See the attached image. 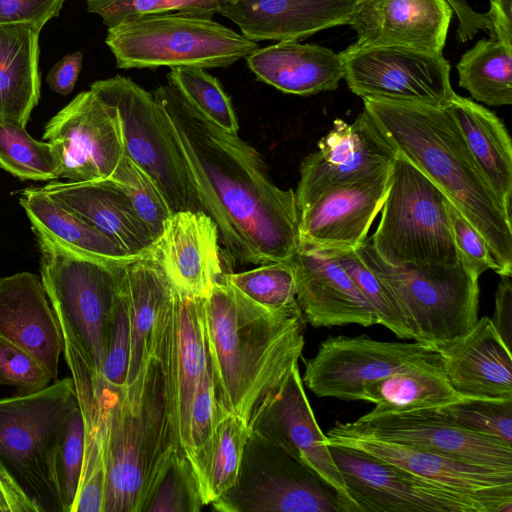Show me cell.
<instances>
[{
	"instance_id": "1",
	"label": "cell",
	"mask_w": 512,
	"mask_h": 512,
	"mask_svg": "<svg viewBox=\"0 0 512 512\" xmlns=\"http://www.w3.org/2000/svg\"><path fill=\"white\" fill-rule=\"evenodd\" d=\"M152 94L226 253L246 264L290 260L299 246L295 191L278 187L254 147L207 120L171 84Z\"/></svg>"
},
{
	"instance_id": "2",
	"label": "cell",
	"mask_w": 512,
	"mask_h": 512,
	"mask_svg": "<svg viewBox=\"0 0 512 512\" xmlns=\"http://www.w3.org/2000/svg\"><path fill=\"white\" fill-rule=\"evenodd\" d=\"M200 315L219 407L250 421L302 356V315L273 313L223 277L200 297Z\"/></svg>"
},
{
	"instance_id": "3",
	"label": "cell",
	"mask_w": 512,
	"mask_h": 512,
	"mask_svg": "<svg viewBox=\"0 0 512 512\" xmlns=\"http://www.w3.org/2000/svg\"><path fill=\"white\" fill-rule=\"evenodd\" d=\"M364 100L387 139L445 194L485 240L493 271L512 275L511 212L498 199L443 107Z\"/></svg>"
},
{
	"instance_id": "4",
	"label": "cell",
	"mask_w": 512,
	"mask_h": 512,
	"mask_svg": "<svg viewBox=\"0 0 512 512\" xmlns=\"http://www.w3.org/2000/svg\"><path fill=\"white\" fill-rule=\"evenodd\" d=\"M176 453L183 452L171 422L163 370L151 355L132 383L115 394L107 412L104 512H145Z\"/></svg>"
},
{
	"instance_id": "5",
	"label": "cell",
	"mask_w": 512,
	"mask_h": 512,
	"mask_svg": "<svg viewBox=\"0 0 512 512\" xmlns=\"http://www.w3.org/2000/svg\"><path fill=\"white\" fill-rule=\"evenodd\" d=\"M105 43L120 69L227 67L259 48L212 18L184 12L124 20L107 28Z\"/></svg>"
},
{
	"instance_id": "6",
	"label": "cell",
	"mask_w": 512,
	"mask_h": 512,
	"mask_svg": "<svg viewBox=\"0 0 512 512\" xmlns=\"http://www.w3.org/2000/svg\"><path fill=\"white\" fill-rule=\"evenodd\" d=\"M77 408L71 377L35 392L0 398V463L42 512H61L54 458Z\"/></svg>"
},
{
	"instance_id": "7",
	"label": "cell",
	"mask_w": 512,
	"mask_h": 512,
	"mask_svg": "<svg viewBox=\"0 0 512 512\" xmlns=\"http://www.w3.org/2000/svg\"><path fill=\"white\" fill-rule=\"evenodd\" d=\"M356 251L395 296L414 341L434 350L465 335L479 319V277L461 261L394 266L377 255L368 239Z\"/></svg>"
},
{
	"instance_id": "8",
	"label": "cell",
	"mask_w": 512,
	"mask_h": 512,
	"mask_svg": "<svg viewBox=\"0 0 512 512\" xmlns=\"http://www.w3.org/2000/svg\"><path fill=\"white\" fill-rule=\"evenodd\" d=\"M448 201L425 173L398 153L380 222L368 239L372 248L394 266L458 263Z\"/></svg>"
},
{
	"instance_id": "9",
	"label": "cell",
	"mask_w": 512,
	"mask_h": 512,
	"mask_svg": "<svg viewBox=\"0 0 512 512\" xmlns=\"http://www.w3.org/2000/svg\"><path fill=\"white\" fill-rule=\"evenodd\" d=\"M32 231L40 252V278L51 306L101 375L124 265L79 255Z\"/></svg>"
},
{
	"instance_id": "10",
	"label": "cell",
	"mask_w": 512,
	"mask_h": 512,
	"mask_svg": "<svg viewBox=\"0 0 512 512\" xmlns=\"http://www.w3.org/2000/svg\"><path fill=\"white\" fill-rule=\"evenodd\" d=\"M211 504L220 512H360L348 496L251 431L234 484Z\"/></svg>"
},
{
	"instance_id": "11",
	"label": "cell",
	"mask_w": 512,
	"mask_h": 512,
	"mask_svg": "<svg viewBox=\"0 0 512 512\" xmlns=\"http://www.w3.org/2000/svg\"><path fill=\"white\" fill-rule=\"evenodd\" d=\"M90 90L114 110L124 154L153 180L172 213L202 211L154 95L121 75L97 80Z\"/></svg>"
},
{
	"instance_id": "12",
	"label": "cell",
	"mask_w": 512,
	"mask_h": 512,
	"mask_svg": "<svg viewBox=\"0 0 512 512\" xmlns=\"http://www.w3.org/2000/svg\"><path fill=\"white\" fill-rule=\"evenodd\" d=\"M339 54L348 87L363 99L443 107L455 95L442 54L357 43Z\"/></svg>"
},
{
	"instance_id": "13",
	"label": "cell",
	"mask_w": 512,
	"mask_h": 512,
	"mask_svg": "<svg viewBox=\"0 0 512 512\" xmlns=\"http://www.w3.org/2000/svg\"><path fill=\"white\" fill-rule=\"evenodd\" d=\"M328 447L360 512H488L477 500L401 467L352 448Z\"/></svg>"
},
{
	"instance_id": "14",
	"label": "cell",
	"mask_w": 512,
	"mask_h": 512,
	"mask_svg": "<svg viewBox=\"0 0 512 512\" xmlns=\"http://www.w3.org/2000/svg\"><path fill=\"white\" fill-rule=\"evenodd\" d=\"M419 342H385L366 335L329 337L304 359L303 384L318 397L364 401V387L437 357Z\"/></svg>"
},
{
	"instance_id": "15",
	"label": "cell",
	"mask_w": 512,
	"mask_h": 512,
	"mask_svg": "<svg viewBox=\"0 0 512 512\" xmlns=\"http://www.w3.org/2000/svg\"><path fill=\"white\" fill-rule=\"evenodd\" d=\"M151 355L160 361L172 426L180 450L187 456L191 407L207 367L200 297L173 286L154 333Z\"/></svg>"
},
{
	"instance_id": "16",
	"label": "cell",
	"mask_w": 512,
	"mask_h": 512,
	"mask_svg": "<svg viewBox=\"0 0 512 512\" xmlns=\"http://www.w3.org/2000/svg\"><path fill=\"white\" fill-rule=\"evenodd\" d=\"M43 139L68 181L110 180L124 157L115 112L91 90L77 94L45 124Z\"/></svg>"
},
{
	"instance_id": "17",
	"label": "cell",
	"mask_w": 512,
	"mask_h": 512,
	"mask_svg": "<svg viewBox=\"0 0 512 512\" xmlns=\"http://www.w3.org/2000/svg\"><path fill=\"white\" fill-rule=\"evenodd\" d=\"M326 443L364 452L461 492L480 502L488 512H512V471L361 435L345 429L340 422L329 429Z\"/></svg>"
},
{
	"instance_id": "18",
	"label": "cell",
	"mask_w": 512,
	"mask_h": 512,
	"mask_svg": "<svg viewBox=\"0 0 512 512\" xmlns=\"http://www.w3.org/2000/svg\"><path fill=\"white\" fill-rule=\"evenodd\" d=\"M317 147L300 166L297 209L331 187L390 171L398 154L365 109L351 124L336 119Z\"/></svg>"
},
{
	"instance_id": "19",
	"label": "cell",
	"mask_w": 512,
	"mask_h": 512,
	"mask_svg": "<svg viewBox=\"0 0 512 512\" xmlns=\"http://www.w3.org/2000/svg\"><path fill=\"white\" fill-rule=\"evenodd\" d=\"M340 424L347 430L470 463L512 471V446L464 429L436 409L397 413H366Z\"/></svg>"
},
{
	"instance_id": "20",
	"label": "cell",
	"mask_w": 512,
	"mask_h": 512,
	"mask_svg": "<svg viewBox=\"0 0 512 512\" xmlns=\"http://www.w3.org/2000/svg\"><path fill=\"white\" fill-rule=\"evenodd\" d=\"M248 426L348 496L306 396L298 363L258 405Z\"/></svg>"
},
{
	"instance_id": "21",
	"label": "cell",
	"mask_w": 512,
	"mask_h": 512,
	"mask_svg": "<svg viewBox=\"0 0 512 512\" xmlns=\"http://www.w3.org/2000/svg\"><path fill=\"white\" fill-rule=\"evenodd\" d=\"M391 170L331 187L299 208V243L324 251L356 249L382 209Z\"/></svg>"
},
{
	"instance_id": "22",
	"label": "cell",
	"mask_w": 512,
	"mask_h": 512,
	"mask_svg": "<svg viewBox=\"0 0 512 512\" xmlns=\"http://www.w3.org/2000/svg\"><path fill=\"white\" fill-rule=\"evenodd\" d=\"M297 301L313 327L378 324L376 313L354 280L328 252L299 243L289 260Z\"/></svg>"
},
{
	"instance_id": "23",
	"label": "cell",
	"mask_w": 512,
	"mask_h": 512,
	"mask_svg": "<svg viewBox=\"0 0 512 512\" xmlns=\"http://www.w3.org/2000/svg\"><path fill=\"white\" fill-rule=\"evenodd\" d=\"M452 14L446 0H357L348 25L361 46L442 54Z\"/></svg>"
},
{
	"instance_id": "24",
	"label": "cell",
	"mask_w": 512,
	"mask_h": 512,
	"mask_svg": "<svg viewBox=\"0 0 512 512\" xmlns=\"http://www.w3.org/2000/svg\"><path fill=\"white\" fill-rule=\"evenodd\" d=\"M217 225L203 211L173 213L152 256L178 290L204 297L223 277Z\"/></svg>"
},
{
	"instance_id": "25",
	"label": "cell",
	"mask_w": 512,
	"mask_h": 512,
	"mask_svg": "<svg viewBox=\"0 0 512 512\" xmlns=\"http://www.w3.org/2000/svg\"><path fill=\"white\" fill-rule=\"evenodd\" d=\"M0 338L24 350L57 380L64 341L40 276L19 272L0 278Z\"/></svg>"
},
{
	"instance_id": "26",
	"label": "cell",
	"mask_w": 512,
	"mask_h": 512,
	"mask_svg": "<svg viewBox=\"0 0 512 512\" xmlns=\"http://www.w3.org/2000/svg\"><path fill=\"white\" fill-rule=\"evenodd\" d=\"M451 387L464 398L512 399V356L484 316L465 335L434 349Z\"/></svg>"
},
{
	"instance_id": "27",
	"label": "cell",
	"mask_w": 512,
	"mask_h": 512,
	"mask_svg": "<svg viewBox=\"0 0 512 512\" xmlns=\"http://www.w3.org/2000/svg\"><path fill=\"white\" fill-rule=\"evenodd\" d=\"M357 0H218L217 13L252 40H298L349 23Z\"/></svg>"
},
{
	"instance_id": "28",
	"label": "cell",
	"mask_w": 512,
	"mask_h": 512,
	"mask_svg": "<svg viewBox=\"0 0 512 512\" xmlns=\"http://www.w3.org/2000/svg\"><path fill=\"white\" fill-rule=\"evenodd\" d=\"M39 189L132 255L152 252L155 240L126 193L112 180L49 181Z\"/></svg>"
},
{
	"instance_id": "29",
	"label": "cell",
	"mask_w": 512,
	"mask_h": 512,
	"mask_svg": "<svg viewBox=\"0 0 512 512\" xmlns=\"http://www.w3.org/2000/svg\"><path fill=\"white\" fill-rule=\"evenodd\" d=\"M245 59L259 80L289 94L332 91L344 78L339 53L319 45L301 44L297 40L259 47Z\"/></svg>"
},
{
	"instance_id": "30",
	"label": "cell",
	"mask_w": 512,
	"mask_h": 512,
	"mask_svg": "<svg viewBox=\"0 0 512 512\" xmlns=\"http://www.w3.org/2000/svg\"><path fill=\"white\" fill-rule=\"evenodd\" d=\"M172 290L173 285L152 252L121 269L118 291L127 312L131 338L126 385L132 383L151 356L154 333Z\"/></svg>"
},
{
	"instance_id": "31",
	"label": "cell",
	"mask_w": 512,
	"mask_h": 512,
	"mask_svg": "<svg viewBox=\"0 0 512 512\" xmlns=\"http://www.w3.org/2000/svg\"><path fill=\"white\" fill-rule=\"evenodd\" d=\"M40 29L0 25V121L26 128L41 94Z\"/></svg>"
},
{
	"instance_id": "32",
	"label": "cell",
	"mask_w": 512,
	"mask_h": 512,
	"mask_svg": "<svg viewBox=\"0 0 512 512\" xmlns=\"http://www.w3.org/2000/svg\"><path fill=\"white\" fill-rule=\"evenodd\" d=\"M444 107L498 199L511 212L512 144L505 125L489 109L456 93Z\"/></svg>"
},
{
	"instance_id": "33",
	"label": "cell",
	"mask_w": 512,
	"mask_h": 512,
	"mask_svg": "<svg viewBox=\"0 0 512 512\" xmlns=\"http://www.w3.org/2000/svg\"><path fill=\"white\" fill-rule=\"evenodd\" d=\"M19 203L29 218L32 230L79 255L125 265L151 254L127 253L108 236L49 198L39 187L23 189Z\"/></svg>"
},
{
	"instance_id": "34",
	"label": "cell",
	"mask_w": 512,
	"mask_h": 512,
	"mask_svg": "<svg viewBox=\"0 0 512 512\" xmlns=\"http://www.w3.org/2000/svg\"><path fill=\"white\" fill-rule=\"evenodd\" d=\"M364 401L375 404L370 413L437 409L465 399L449 384L439 355L414 367L367 384Z\"/></svg>"
},
{
	"instance_id": "35",
	"label": "cell",
	"mask_w": 512,
	"mask_h": 512,
	"mask_svg": "<svg viewBox=\"0 0 512 512\" xmlns=\"http://www.w3.org/2000/svg\"><path fill=\"white\" fill-rule=\"evenodd\" d=\"M249 434L245 420L223 412L210 440L191 461L204 505L211 504L234 484Z\"/></svg>"
},
{
	"instance_id": "36",
	"label": "cell",
	"mask_w": 512,
	"mask_h": 512,
	"mask_svg": "<svg viewBox=\"0 0 512 512\" xmlns=\"http://www.w3.org/2000/svg\"><path fill=\"white\" fill-rule=\"evenodd\" d=\"M459 85L489 106L512 104V45L495 37L478 41L457 64Z\"/></svg>"
},
{
	"instance_id": "37",
	"label": "cell",
	"mask_w": 512,
	"mask_h": 512,
	"mask_svg": "<svg viewBox=\"0 0 512 512\" xmlns=\"http://www.w3.org/2000/svg\"><path fill=\"white\" fill-rule=\"evenodd\" d=\"M260 265L248 271L224 273L223 279L246 297L273 313L287 316L302 315L290 261Z\"/></svg>"
},
{
	"instance_id": "38",
	"label": "cell",
	"mask_w": 512,
	"mask_h": 512,
	"mask_svg": "<svg viewBox=\"0 0 512 512\" xmlns=\"http://www.w3.org/2000/svg\"><path fill=\"white\" fill-rule=\"evenodd\" d=\"M0 167L20 180L60 178L59 161L49 142L36 140L24 127L1 121Z\"/></svg>"
},
{
	"instance_id": "39",
	"label": "cell",
	"mask_w": 512,
	"mask_h": 512,
	"mask_svg": "<svg viewBox=\"0 0 512 512\" xmlns=\"http://www.w3.org/2000/svg\"><path fill=\"white\" fill-rule=\"evenodd\" d=\"M167 83L175 87L207 120L230 133L238 132L239 124L229 96L219 81L205 69L171 68L167 74Z\"/></svg>"
},
{
	"instance_id": "40",
	"label": "cell",
	"mask_w": 512,
	"mask_h": 512,
	"mask_svg": "<svg viewBox=\"0 0 512 512\" xmlns=\"http://www.w3.org/2000/svg\"><path fill=\"white\" fill-rule=\"evenodd\" d=\"M325 251L331 254L354 280L374 309L378 324L389 329L400 339L413 340L412 329L395 296L363 261L356 249Z\"/></svg>"
},
{
	"instance_id": "41",
	"label": "cell",
	"mask_w": 512,
	"mask_h": 512,
	"mask_svg": "<svg viewBox=\"0 0 512 512\" xmlns=\"http://www.w3.org/2000/svg\"><path fill=\"white\" fill-rule=\"evenodd\" d=\"M110 180L126 193L136 215L156 241L173 213L153 180L125 154Z\"/></svg>"
},
{
	"instance_id": "42",
	"label": "cell",
	"mask_w": 512,
	"mask_h": 512,
	"mask_svg": "<svg viewBox=\"0 0 512 512\" xmlns=\"http://www.w3.org/2000/svg\"><path fill=\"white\" fill-rule=\"evenodd\" d=\"M448 421L512 446V399L465 398L436 409Z\"/></svg>"
},
{
	"instance_id": "43",
	"label": "cell",
	"mask_w": 512,
	"mask_h": 512,
	"mask_svg": "<svg viewBox=\"0 0 512 512\" xmlns=\"http://www.w3.org/2000/svg\"><path fill=\"white\" fill-rule=\"evenodd\" d=\"M85 452V430L78 408L68 420L54 458V478L61 512H72L79 492Z\"/></svg>"
},
{
	"instance_id": "44",
	"label": "cell",
	"mask_w": 512,
	"mask_h": 512,
	"mask_svg": "<svg viewBox=\"0 0 512 512\" xmlns=\"http://www.w3.org/2000/svg\"><path fill=\"white\" fill-rule=\"evenodd\" d=\"M205 506L192 464L176 453L158 483L145 512H198Z\"/></svg>"
},
{
	"instance_id": "45",
	"label": "cell",
	"mask_w": 512,
	"mask_h": 512,
	"mask_svg": "<svg viewBox=\"0 0 512 512\" xmlns=\"http://www.w3.org/2000/svg\"><path fill=\"white\" fill-rule=\"evenodd\" d=\"M87 10L101 17L107 28L147 14L184 12L212 18L218 0H85Z\"/></svg>"
},
{
	"instance_id": "46",
	"label": "cell",
	"mask_w": 512,
	"mask_h": 512,
	"mask_svg": "<svg viewBox=\"0 0 512 512\" xmlns=\"http://www.w3.org/2000/svg\"><path fill=\"white\" fill-rule=\"evenodd\" d=\"M130 350L128 316L119 291H117L106 355L101 370L104 384L110 390L118 391L126 386Z\"/></svg>"
},
{
	"instance_id": "47",
	"label": "cell",
	"mask_w": 512,
	"mask_h": 512,
	"mask_svg": "<svg viewBox=\"0 0 512 512\" xmlns=\"http://www.w3.org/2000/svg\"><path fill=\"white\" fill-rule=\"evenodd\" d=\"M52 381L50 373L32 356L0 338V385L30 393L45 388Z\"/></svg>"
},
{
	"instance_id": "48",
	"label": "cell",
	"mask_w": 512,
	"mask_h": 512,
	"mask_svg": "<svg viewBox=\"0 0 512 512\" xmlns=\"http://www.w3.org/2000/svg\"><path fill=\"white\" fill-rule=\"evenodd\" d=\"M223 411L215 397L212 371L207 356V367L195 393L190 415L189 452L190 462L210 440Z\"/></svg>"
},
{
	"instance_id": "49",
	"label": "cell",
	"mask_w": 512,
	"mask_h": 512,
	"mask_svg": "<svg viewBox=\"0 0 512 512\" xmlns=\"http://www.w3.org/2000/svg\"><path fill=\"white\" fill-rule=\"evenodd\" d=\"M447 208L460 261L477 277L489 269L493 270V262L483 237L450 201Z\"/></svg>"
},
{
	"instance_id": "50",
	"label": "cell",
	"mask_w": 512,
	"mask_h": 512,
	"mask_svg": "<svg viewBox=\"0 0 512 512\" xmlns=\"http://www.w3.org/2000/svg\"><path fill=\"white\" fill-rule=\"evenodd\" d=\"M66 0H0V25L25 24L42 29L57 17Z\"/></svg>"
},
{
	"instance_id": "51",
	"label": "cell",
	"mask_w": 512,
	"mask_h": 512,
	"mask_svg": "<svg viewBox=\"0 0 512 512\" xmlns=\"http://www.w3.org/2000/svg\"><path fill=\"white\" fill-rule=\"evenodd\" d=\"M0 512H42L13 475L0 463Z\"/></svg>"
},
{
	"instance_id": "52",
	"label": "cell",
	"mask_w": 512,
	"mask_h": 512,
	"mask_svg": "<svg viewBox=\"0 0 512 512\" xmlns=\"http://www.w3.org/2000/svg\"><path fill=\"white\" fill-rule=\"evenodd\" d=\"M80 51L66 54L49 70L46 77L50 89L60 95H69L77 82L82 67Z\"/></svg>"
},
{
	"instance_id": "53",
	"label": "cell",
	"mask_w": 512,
	"mask_h": 512,
	"mask_svg": "<svg viewBox=\"0 0 512 512\" xmlns=\"http://www.w3.org/2000/svg\"><path fill=\"white\" fill-rule=\"evenodd\" d=\"M491 321L500 337L511 349L512 343V283L511 276H502L495 294V310Z\"/></svg>"
},
{
	"instance_id": "54",
	"label": "cell",
	"mask_w": 512,
	"mask_h": 512,
	"mask_svg": "<svg viewBox=\"0 0 512 512\" xmlns=\"http://www.w3.org/2000/svg\"><path fill=\"white\" fill-rule=\"evenodd\" d=\"M491 37L512 45V0H491Z\"/></svg>"
},
{
	"instance_id": "55",
	"label": "cell",
	"mask_w": 512,
	"mask_h": 512,
	"mask_svg": "<svg viewBox=\"0 0 512 512\" xmlns=\"http://www.w3.org/2000/svg\"><path fill=\"white\" fill-rule=\"evenodd\" d=\"M453 10H459L465 4L466 0H446Z\"/></svg>"
}]
</instances>
